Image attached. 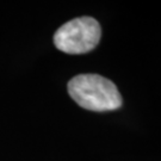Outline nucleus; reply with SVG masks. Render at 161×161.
Returning a JSON list of instances; mask_svg holds the SVG:
<instances>
[{"label":"nucleus","instance_id":"f257e3e1","mask_svg":"<svg viewBox=\"0 0 161 161\" xmlns=\"http://www.w3.org/2000/svg\"><path fill=\"white\" fill-rule=\"evenodd\" d=\"M67 90L75 103L88 111H115L123 105V97L114 81L99 74L76 75L68 81Z\"/></svg>","mask_w":161,"mask_h":161},{"label":"nucleus","instance_id":"f03ea898","mask_svg":"<svg viewBox=\"0 0 161 161\" xmlns=\"http://www.w3.org/2000/svg\"><path fill=\"white\" fill-rule=\"evenodd\" d=\"M102 28L97 19L88 16L74 18L54 34V46L60 52L80 55L92 52L100 42Z\"/></svg>","mask_w":161,"mask_h":161}]
</instances>
